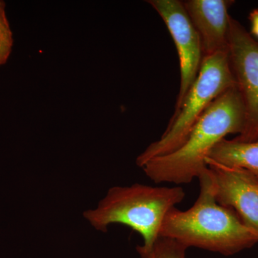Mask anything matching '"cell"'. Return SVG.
Returning a JSON list of instances; mask_svg holds the SVG:
<instances>
[{"instance_id": "obj_1", "label": "cell", "mask_w": 258, "mask_h": 258, "mask_svg": "<svg viewBox=\"0 0 258 258\" xmlns=\"http://www.w3.org/2000/svg\"><path fill=\"white\" fill-rule=\"evenodd\" d=\"M244 126V103L235 86L209 106L179 149L148 161L142 168L157 184H189L207 169L206 159L212 149L228 134L240 135Z\"/></svg>"}, {"instance_id": "obj_2", "label": "cell", "mask_w": 258, "mask_h": 258, "mask_svg": "<svg viewBox=\"0 0 258 258\" xmlns=\"http://www.w3.org/2000/svg\"><path fill=\"white\" fill-rule=\"evenodd\" d=\"M200 191L186 211L176 208L166 213L159 236L171 237L186 247H198L232 255L258 242V233L244 225L232 209L219 205L212 194L208 166L199 176Z\"/></svg>"}, {"instance_id": "obj_3", "label": "cell", "mask_w": 258, "mask_h": 258, "mask_svg": "<svg viewBox=\"0 0 258 258\" xmlns=\"http://www.w3.org/2000/svg\"><path fill=\"white\" fill-rule=\"evenodd\" d=\"M181 187H156L134 184L113 186L93 210L83 214L97 230L107 232L111 224H122L137 231L144 239L140 254L150 250L159 237L166 213L184 200Z\"/></svg>"}, {"instance_id": "obj_4", "label": "cell", "mask_w": 258, "mask_h": 258, "mask_svg": "<svg viewBox=\"0 0 258 258\" xmlns=\"http://www.w3.org/2000/svg\"><path fill=\"white\" fill-rule=\"evenodd\" d=\"M237 86L228 52L204 57L196 80L161 139L153 142L137 159L142 168L154 158L174 152L184 143L194 125L220 95Z\"/></svg>"}, {"instance_id": "obj_5", "label": "cell", "mask_w": 258, "mask_h": 258, "mask_svg": "<svg viewBox=\"0 0 258 258\" xmlns=\"http://www.w3.org/2000/svg\"><path fill=\"white\" fill-rule=\"evenodd\" d=\"M228 55L245 111L243 132L235 139L254 142L258 139V42L231 16Z\"/></svg>"}, {"instance_id": "obj_6", "label": "cell", "mask_w": 258, "mask_h": 258, "mask_svg": "<svg viewBox=\"0 0 258 258\" xmlns=\"http://www.w3.org/2000/svg\"><path fill=\"white\" fill-rule=\"evenodd\" d=\"M148 3L164 20L179 54L181 82L176 99V111L198 77L201 67L204 58L201 40L186 13L182 2L149 0Z\"/></svg>"}, {"instance_id": "obj_7", "label": "cell", "mask_w": 258, "mask_h": 258, "mask_svg": "<svg viewBox=\"0 0 258 258\" xmlns=\"http://www.w3.org/2000/svg\"><path fill=\"white\" fill-rule=\"evenodd\" d=\"M212 194L219 205L232 209L258 233V179L249 171L206 159Z\"/></svg>"}, {"instance_id": "obj_8", "label": "cell", "mask_w": 258, "mask_h": 258, "mask_svg": "<svg viewBox=\"0 0 258 258\" xmlns=\"http://www.w3.org/2000/svg\"><path fill=\"white\" fill-rule=\"evenodd\" d=\"M234 1L186 0L182 2L186 13L198 32L204 57L228 52V9Z\"/></svg>"}, {"instance_id": "obj_9", "label": "cell", "mask_w": 258, "mask_h": 258, "mask_svg": "<svg viewBox=\"0 0 258 258\" xmlns=\"http://www.w3.org/2000/svg\"><path fill=\"white\" fill-rule=\"evenodd\" d=\"M208 158L221 165L245 169L258 179V139L250 142L222 139Z\"/></svg>"}, {"instance_id": "obj_10", "label": "cell", "mask_w": 258, "mask_h": 258, "mask_svg": "<svg viewBox=\"0 0 258 258\" xmlns=\"http://www.w3.org/2000/svg\"><path fill=\"white\" fill-rule=\"evenodd\" d=\"M186 249L179 241L159 236L150 250L140 255L142 258H185Z\"/></svg>"}, {"instance_id": "obj_11", "label": "cell", "mask_w": 258, "mask_h": 258, "mask_svg": "<svg viewBox=\"0 0 258 258\" xmlns=\"http://www.w3.org/2000/svg\"><path fill=\"white\" fill-rule=\"evenodd\" d=\"M6 4L0 0V66L8 62L13 47V35L6 15Z\"/></svg>"}, {"instance_id": "obj_12", "label": "cell", "mask_w": 258, "mask_h": 258, "mask_svg": "<svg viewBox=\"0 0 258 258\" xmlns=\"http://www.w3.org/2000/svg\"><path fill=\"white\" fill-rule=\"evenodd\" d=\"M249 20L251 23L250 35L258 38V9L249 13Z\"/></svg>"}]
</instances>
